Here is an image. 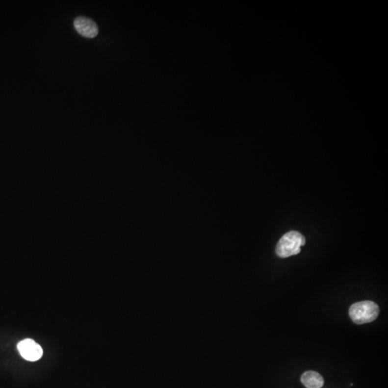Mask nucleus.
<instances>
[{"label":"nucleus","instance_id":"obj_5","mask_svg":"<svg viewBox=\"0 0 388 388\" xmlns=\"http://www.w3.org/2000/svg\"><path fill=\"white\" fill-rule=\"evenodd\" d=\"M301 382L307 388H321L324 384L323 377L314 371H307L301 376Z\"/></svg>","mask_w":388,"mask_h":388},{"label":"nucleus","instance_id":"obj_2","mask_svg":"<svg viewBox=\"0 0 388 388\" xmlns=\"http://www.w3.org/2000/svg\"><path fill=\"white\" fill-rule=\"evenodd\" d=\"M380 313V308L373 301H364L354 304L349 309V316L357 324L375 321Z\"/></svg>","mask_w":388,"mask_h":388},{"label":"nucleus","instance_id":"obj_1","mask_svg":"<svg viewBox=\"0 0 388 388\" xmlns=\"http://www.w3.org/2000/svg\"><path fill=\"white\" fill-rule=\"evenodd\" d=\"M306 244V238L296 231L289 232L284 234L276 245L277 256L281 258L296 256L301 252V247Z\"/></svg>","mask_w":388,"mask_h":388},{"label":"nucleus","instance_id":"obj_4","mask_svg":"<svg viewBox=\"0 0 388 388\" xmlns=\"http://www.w3.org/2000/svg\"><path fill=\"white\" fill-rule=\"evenodd\" d=\"M76 30L87 38H94L98 35L99 27L95 22L86 17L79 16L74 22Z\"/></svg>","mask_w":388,"mask_h":388},{"label":"nucleus","instance_id":"obj_3","mask_svg":"<svg viewBox=\"0 0 388 388\" xmlns=\"http://www.w3.org/2000/svg\"><path fill=\"white\" fill-rule=\"evenodd\" d=\"M18 349L21 356L27 361H38L43 356V349L38 343L31 338H26L20 341L18 344Z\"/></svg>","mask_w":388,"mask_h":388}]
</instances>
